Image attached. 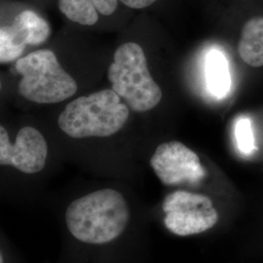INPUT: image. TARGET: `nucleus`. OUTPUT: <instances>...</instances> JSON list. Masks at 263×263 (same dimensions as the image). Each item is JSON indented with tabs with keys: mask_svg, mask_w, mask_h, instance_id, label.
<instances>
[{
	"mask_svg": "<svg viewBox=\"0 0 263 263\" xmlns=\"http://www.w3.org/2000/svg\"><path fill=\"white\" fill-rule=\"evenodd\" d=\"M107 78L113 91L135 111H148L162 100V91L149 73L144 51L135 42L117 48Z\"/></svg>",
	"mask_w": 263,
	"mask_h": 263,
	"instance_id": "nucleus-3",
	"label": "nucleus"
},
{
	"mask_svg": "<svg viewBox=\"0 0 263 263\" xmlns=\"http://www.w3.org/2000/svg\"><path fill=\"white\" fill-rule=\"evenodd\" d=\"M235 138L238 148L245 154H250L255 149L252 123L248 117H240L235 124Z\"/></svg>",
	"mask_w": 263,
	"mask_h": 263,
	"instance_id": "nucleus-12",
	"label": "nucleus"
},
{
	"mask_svg": "<svg viewBox=\"0 0 263 263\" xmlns=\"http://www.w3.org/2000/svg\"><path fill=\"white\" fill-rule=\"evenodd\" d=\"M50 33L49 24L35 12H21L10 26L0 28L1 64L19 59L28 45L37 46L44 43Z\"/></svg>",
	"mask_w": 263,
	"mask_h": 263,
	"instance_id": "nucleus-8",
	"label": "nucleus"
},
{
	"mask_svg": "<svg viewBox=\"0 0 263 263\" xmlns=\"http://www.w3.org/2000/svg\"><path fill=\"white\" fill-rule=\"evenodd\" d=\"M206 76L209 90L218 98L224 97L230 89L231 79L226 56L218 50L210 52L207 59Z\"/></svg>",
	"mask_w": 263,
	"mask_h": 263,
	"instance_id": "nucleus-11",
	"label": "nucleus"
},
{
	"mask_svg": "<svg viewBox=\"0 0 263 263\" xmlns=\"http://www.w3.org/2000/svg\"><path fill=\"white\" fill-rule=\"evenodd\" d=\"M128 118V106L112 89H105L66 104L58 125L73 139L105 138L120 131Z\"/></svg>",
	"mask_w": 263,
	"mask_h": 263,
	"instance_id": "nucleus-2",
	"label": "nucleus"
},
{
	"mask_svg": "<svg viewBox=\"0 0 263 263\" xmlns=\"http://www.w3.org/2000/svg\"><path fill=\"white\" fill-rule=\"evenodd\" d=\"M130 217L128 204L114 189H102L72 201L66 209L71 235L87 244L109 243L121 235Z\"/></svg>",
	"mask_w": 263,
	"mask_h": 263,
	"instance_id": "nucleus-1",
	"label": "nucleus"
},
{
	"mask_svg": "<svg viewBox=\"0 0 263 263\" xmlns=\"http://www.w3.org/2000/svg\"><path fill=\"white\" fill-rule=\"evenodd\" d=\"M151 166L160 181L169 186L197 184L207 176L197 154L179 141L160 144L151 157Z\"/></svg>",
	"mask_w": 263,
	"mask_h": 263,
	"instance_id": "nucleus-6",
	"label": "nucleus"
},
{
	"mask_svg": "<svg viewBox=\"0 0 263 263\" xmlns=\"http://www.w3.org/2000/svg\"><path fill=\"white\" fill-rule=\"evenodd\" d=\"M162 210L167 229L182 237L203 233L216 226L218 220V214L210 198L182 190L167 195Z\"/></svg>",
	"mask_w": 263,
	"mask_h": 263,
	"instance_id": "nucleus-5",
	"label": "nucleus"
},
{
	"mask_svg": "<svg viewBox=\"0 0 263 263\" xmlns=\"http://www.w3.org/2000/svg\"><path fill=\"white\" fill-rule=\"evenodd\" d=\"M48 145L43 135L32 127L22 128L12 143L6 129L0 127V164L12 166L25 174L43 170L47 159Z\"/></svg>",
	"mask_w": 263,
	"mask_h": 263,
	"instance_id": "nucleus-7",
	"label": "nucleus"
},
{
	"mask_svg": "<svg viewBox=\"0 0 263 263\" xmlns=\"http://www.w3.org/2000/svg\"><path fill=\"white\" fill-rule=\"evenodd\" d=\"M66 18L83 26H94L99 14L109 16L115 12L118 0H58Z\"/></svg>",
	"mask_w": 263,
	"mask_h": 263,
	"instance_id": "nucleus-9",
	"label": "nucleus"
},
{
	"mask_svg": "<svg viewBox=\"0 0 263 263\" xmlns=\"http://www.w3.org/2000/svg\"><path fill=\"white\" fill-rule=\"evenodd\" d=\"M22 76L18 85L21 96L37 104H58L77 92L76 80L58 62L51 50H38L17 61Z\"/></svg>",
	"mask_w": 263,
	"mask_h": 263,
	"instance_id": "nucleus-4",
	"label": "nucleus"
},
{
	"mask_svg": "<svg viewBox=\"0 0 263 263\" xmlns=\"http://www.w3.org/2000/svg\"><path fill=\"white\" fill-rule=\"evenodd\" d=\"M238 53L247 65L253 67L263 66V17H255L245 24Z\"/></svg>",
	"mask_w": 263,
	"mask_h": 263,
	"instance_id": "nucleus-10",
	"label": "nucleus"
},
{
	"mask_svg": "<svg viewBox=\"0 0 263 263\" xmlns=\"http://www.w3.org/2000/svg\"><path fill=\"white\" fill-rule=\"evenodd\" d=\"M123 4L133 9H142L151 6L156 0H120Z\"/></svg>",
	"mask_w": 263,
	"mask_h": 263,
	"instance_id": "nucleus-13",
	"label": "nucleus"
}]
</instances>
